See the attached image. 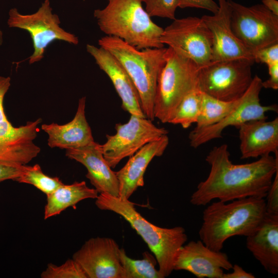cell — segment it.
<instances>
[{
    "label": "cell",
    "mask_w": 278,
    "mask_h": 278,
    "mask_svg": "<svg viewBox=\"0 0 278 278\" xmlns=\"http://www.w3.org/2000/svg\"><path fill=\"white\" fill-rule=\"evenodd\" d=\"M256 161L234 164L227 144L215 146L205 161L211 166L207 178L200 182L190 197L194 205L205 206L215 199L229 202L247 197L266 198L278 170V152Z\"/></svg>",
    "instance_id": "cell-1"
},
{
    "label": "cell",
    "mask_w": 278,
    "mask_h": 278,
    "mask_svg": "<svg viewBox=\"0 0 278 278\" xmlns=\"http://www.w3.org/2000/svg\"><path fill=\"white\" fill-rule=\"evenodd\" d=\"M265 200L252 197L212 202L203 212L199 231L200 240L209 248L219 251L229 238L247 236L266 216Z\"/></svg>",
    "instance_id": "cell-2"
},
{
    "label": "cell",
    "mask_w": 278,
    "mask_h": 278,
    "mask_svg": "<svg viewBox=\"0 0 278 278\" xmlns=\"http://www.w3.org/2000/svg\"><path fill=\"white\" fill-rule=\"evenodd\" d=\"M95 204L101 210L118 214L129 222L154 255L163 278L171 273L177 255L187 240L182 227L157 226L143 217L129 199H120L107 193L99 194Z\"/></svg>",
    "instance_id": "cell-3"
},
{
    "label": "cell",
    "mask_w": 278,
    "mask_h": 278,
    "mask_svg": "<svg viewBox=\"0 0 278 278\" xmlns=\"http://www.w3.org/2000/svg\"><path fill=\"white\" fill-rule=\"evenodd\" d=\"M102 9L94 11L97 24L107 36L118 38L138 49L162 48L163 28L143 8L142 0H107Z\"/></svg>",
    "instance_id": "cell-4"
},
{
    "label": "cell",
    "mask_w": 278,
    "mask_h": 278,
    "mask_svg": "<svg viewBox=\"0 0 278 278\" xmlns=\"http://www.w3.org/2000/svg\"><path fill=\"white\" fill-rule=\"evenodd\" d=\"M98 43L116 58L131 78L138 92L144 114L153 121L154 96L166 48L138 49L118 38L107 36Z\"/></svg>",
    "instance_id": "cell-5"
},
{
    "label": "cell",
    "mask_w": 278,
    "mask_h": 278,
    "mask_svg": "<svg viewBox=\"0 0 278 278\" xmlns=\"http://www.w3.org/2000/svg\"><path fill=\"white\" fill-rule=\"evenodd\" d=\"M154 99V118L169 123L184 97L198 88L200 68L192 60L166 48Z\"/></svg>",
    "instance_id": "cell-6"
},
{
    "label": "cell",
    "mask_w": 278,
    "mask_h": 278,
    "mask_svg": "<svg viewBox=\"0 0 278 278\" xmlns=\"http://www.w3.org/2000/svg\"><path fill=\"white\" fill-rule=\"evenodd\" d=\"M254 62L245 59L211 62L200 68L198 88L203 93L225 101L240 98L252 80Z\"/></svg>",
    "instance_id": "cell-7"
},
{
    "label": "cell",
    "mask_w": 278,
    "mask_h": 278,
    "mask_svg": "<svg viewBox=\"0 0 278 278\" xmlns=\"http://www.w3.org/2000/svg\"><path fill=\"white\" fill-rule=\"evenodd\" d=\"M9 77L0 76V163L13 166L25 165L40 152L33 141L39 131L41 118L19 127L8 120L4 108V97L11 85Z\"/></svg>",
    "instance_id": "cell-8"
},
{
    "label": "cell",
    "mask_w": 278,
    "mask_h": 278,
    "mask_svg": "<svg viewBox=\"0 0 278 278\" xmlns=\"http://www.w3.org/2000/svg\"><path fill=\"white\" fill-rule=\"evenodd\" d=\"M7 24L9 27L18 28L28 31L32 40L33 52L29 58L30 64L41 61L45 49L55 40L63 41L77 45V36L62 28L58 15L53 13L49 0H45L35 13H20L18 9H10Z\"/></svg>",
    "instance_id": "cell-9"
},
{
    "label": "cell",
    "mask_w": 278,
    "mask_h": 278,
    "mask_svg": "<svg viewBox=\"0 0 278 278\" xmlns=\"http://www.w3.org/2000/svg\"><path fill=\"white\" fill-rule=\"evenodd\" d=\"M231 26L234 34L252 54L278 43V16L263 4L247 7L232 0Z\"/></svg>",
    "instance_id": "cell-10"
},
{
    "label": "cell",
    "mask_w": 278,
    "mask_h": 278,
    "mask_svg": "<svg viewBox=\"0 0 278 278\" xmlns=\"http://www.w3.org/2000/svg\"><path fill=\"white\" fill-rule=\"evenodd\" d=\"M160 41L199 68L212 61L213 37L201 18L175 19L163 29Z\"/></svg>",
    "instance_id": "cell-11"
},
{
    "label": "cell",
    "mask_w": 278,
    "mask_h": 278,
    "mask_svg": "<svg viewBox=\"0 0 278 278\" xmlns=\"http://www.w3.org/2000/svg\"><path fill=\"white\" fill-rule=\"evenodd\" d=\"M262 81L258 76H254L250 86L236 106L220 121L200 129L194 128L189 134L190 146L196 148L212 140L222 137V131L228 127L238 128L249 121L266 120L267 112L277 111L276 105L263 106L260 103Z\"/></svg>",
    "instance_id": "cell-12"
},
{
    "label": "cell",
    "mask_w": 278,
    "mask_h": 278,
    "mask_svg": "<svg viewBox=\"0 0 278 278\" xmlns=\"http://www.w3.org/2000/svg\"><path fill=\"white\" fill-rule=\"evenodd\" d=\"M115 129L116 133L107 134V141L101 145L103 157L112 168L147 143L168 133L167 129L156 126L151 120L134 115H131L127 123L116 124Z\"/></svg>",
    "instance_id": "cell-13"
},
{
    "label": "cell",
    "mask_w": 278,
    "mask_h": 278,
    "mask_svg": "<svg viewBox=\"0 0 278 278\" xmlns=\"http://www.w3.org/2000/svg\"><path fill=\"white\" fill-rule=\"evenodd\" d=\"M120 249L111 238L97 237L86 240L73 255L88 278H126Z\"/></svg>",
    "instance_id": "cell-14"
},
{
    "label": "cell",
    "mask_w": 278,
    "mask_h": 278,
    "mask_svg": "<svg viewBox=\"0 0 278 278\" xmlns=\"http://www.w3.org/2000/svg\"><path fill=\"white\" fill-rule=\"evenodd\" d=\"M219 9L212 15L201 17L213 37L212 61L245 59L254 62L252 54L234 34L231 26L229 0H218Z\"/></svg>",
    "instance_id": "cell-15"
},
{
    "label": "cell",
    "mask_w": 278,
    "mask_h": 278,
    "mask_svg": "<svg viewBox=\"0 0 278 278\" xmlns=\"http://www.w3.org/2000/svg\"><path fill=\"white\" fill-rule=\"evenodd\" d=\"M233 267L227 254L207 247L201 240L190 241L180 249L174 270L187 271L198 278H222Z\"/></svg>",
    "instance_id": "cell-16"
},
{
    "label": "cell",
    "mask_w": 278,
    "mask_h": 278,
    "mask_svg": "<svg viewBox=\"0 0 278 278\" xmlns=\"http://www.w3.org/2000/svg\"><path fill=\"white\" fill-rule=\"evenodd\" d=\"M86 48L100 69L111 80L121 100L124 110L131 115L146 117L142 110L140 97L134 83L116 58L100 46L97 47L88 44Z\"/></svg>",
    "instance_id": "cell-17"
},
{
    "label": "cell",
    "mask_w": 278,
    "mask_h": 278,
    "mask_svg": "<svg viewBox=\"0 0 278 278\" xmlns=\"http://www.w3.org/2000/svg\"><path fill=\"white\" fill-rule=\"evenodd\" d=\"M65 155L86 167L85 176L99 194L118 197L119 182L116 172L106 161L100 144L93 141L83 147L66 149Z\"/></svg>",
    "instance_id": "cell-18"
},
{
    "label": "cell",
    "mask_w": 278,
    "mask_h": 278,
    "mask_svg": "<svg viewBox=\"0 0 278 278\" xmlns=\"http://www.w3.org/2000/svg\"><path fill=\"white\" fill-rule=\"evenodd\" d=\"M169 144L165 135L150 142L129 157L126 164L116 172L120 199H129L138 187L144 185V176L152 159L163 155Z\"/></svg>",
    "instance_id": "cell-19"
},
{
    "label": "cell",
    "mask_w": 278,
    "mask_h": 278,
    "mask_svg": "<svg viewBox=\"0 0 278 278\" xmlns=\"http://www.w3.org/2000/svg\"><path fill=\"white\" fill-rule=\"evenodd\" d=\"M241 159L255 158L278 152V118L247 121L238 128Z\"/></svg>",
    "instance_id": "cell-20"
},
{
    "label": "cell",
    "mask_w": 278,
    "mask_h": 278,
    "mask_svg": "<svg viewBox=\"0 0 278 278\" xmlns=\"http://www.w3.org/2000/svg\"><path fill=\"white\" fill-rule=\"evenodd\" d=\"M85 97L79 99L75 115L67 124L42 125L41 129L48 135V146L66 150L83 147L94 141L85 117Z\"/></svg>",
    "instance_id": "cell-21"
},
{
    "label": "cell",
    "mask_w": 278,
    "mask_h": 278,
    "mask_svg": "<svg viewBox=\"0 0 278 278\" xmlns=\"http://www.w3.org/2000/svg\"><path fill=\"white\" fill-rule=\"evenodd\" d=\"M247 248L269 273H278V216L266 214L256 229L246 236Z\"/></svg>",
    "instance_id": "cell-22"
},
{
    "label": "cell",
    "mask_w": 278,
    "mask_h": 278,
    "mask_svg": "<svg viewBox=\"0 0 278 278\" xmlns=\"http://www.w3.org/2000/svg\"><path fill=\"white\" fill-rule=\"evenodd\" d=\"M98 194L95 188L89 187L84 181L75 182L68 185L64 184L46 195L44 218L46 219L59 215L67 208L75 206L84 199H96Z\"/></svg>",
    "instance_id": "cell-23"
},
{
    "label": "cell",
    "mask_w": 278,
    "mask_h": 278,
    "mask_svg": "<svg viewBox=\"0 0 278 278\" xmlns=\"http://www.w3.org/2000/svg\"><path fill=\"white\" fill-rule=\"evenodd\" d=\"M238 100L225 101L202 92L201 111L195 129H200L218 123L233 109Z\"/></svg>",
    "instance_id": "cell-24"
},
{
    "label": "cell",
    "mask_w": 278,
    "mask_h": 278,
    "mask_svg": "<svg viewBox=\"0 0 278 278\" xmlns=\"http://www.w3.org/2000/svg\"><path fill=\"white\" fill-rule=\"evenodd\" d=\"M142 259H134L120 249L119 258L126 278H163L159 269L155 268L157 259L148 252L143 253Z\"/></svg>",
    "instance_id": "cell-25"
},
{
    "label": "cell",
    "mask_w": 278,
    "mask_h": 278,
    "mask_svg": "<svg viewBox=\"0 0 278 278\" xmlns=\"http://www.w3.org/2000/svg\"><path fill=\"white\" fill-rule=\"evenodd\" d=\"M202 94V92L197 88L186 95L179 104L169 123L180 125L184 129L196 123L201 111Z\"/></svg>",
    "instance_id": "cell-26"
},
{
    "label": "cell",
    "mask_w": 278,
    "mask_h": 278,
    "mask_svg": "<svg viewBox=\"0 0 278 278\" xmlns=\"http://www.w3.org/2000/svg\"><path fill=\"white\" fill-rule=\"evenodd\" d=\"M15 181L32 185L46 195L64 184L59 178L45 175L39 164L23 165L22 173Z\"/></svg>",
    "instance_id": "cell-27"
},
{
    "label": "cell",
    "mask_w": 278,
    "mask_h": 278,
    "mask_svg": "<svg viewBox=\"0 0 278 278\" xmlns=\"http://www.w3.org/2000/svg\"><path fill=\"white\" fill-rule=\"evenodd\" d=\"M42 278H88L81 266L73 258L57 266L50 263L41 274Z\"/></svg>",
    "instance_id": "cell-28"
},
{
    "label": "cell",
    "mask_w": 278,
    "mask_h": 278,
    "mask_svg": "<svg viewBox=\"0 0 278 278\" xmlns=\"http://www.w3.org/2000/svg\"><path fill=\"white\" fill-rule=\"evenodd\" d=\"M149 15L175 20L179 0H142Z\"/></svg>",
    "instance_id": "cell-29"
},
{
    "label": "cell",
    "mask_w": 278,
    "mask_h": 278,
    "mask_svg": "<svg viewBox=\"0 0 278 278\" xmlns=\"http://www.w3.org/2000/svg\"><path fill=\"white\" fill-rule=\"evenodd\" d=\"M254 62L267 66L278 63V43L259 49L252 53Z\"/></svg>",
    "instance_id": "cell-30"
},
{
    "label": "cell",
    "mask_w": 278,
    "mask_h": 278,
    "mask_svg": "<svg viewBox=\"0 0 278 278\" xmlns=\"http://www.w3.org/2000/svg\"><path fill=\"white\" fill-rule=\"evenodd\" d=\"M266 212L267 215L278 216V170L266 196Z\"/></svg>",
    "instance_id": "cell-31"
},
{
    "label": "cell",
    "mask_w": 278,
    "mask_h": 278,
    "mask_svg": "<svg viewBox=\"0 0 278 278\" xmlns=\"http://www.w3.org/2000/svg\"><path fill=\"white\" fill-rule=\"evenodd\" d=\"M179 7L201 8L213 14L217 12L219 9L218 4L213 0H179Z\"/></svg>",
    "instance_id": "cell-32"
},
{
    "label": "cell",
    "mask_w": 278,
    "mask_h": 278,
    "mask_svg": "<svg viewBox=\"0 0 278 278\" xmlns=\"http://www.w3.org/2000/svg\"><path fill=\"white\" fill-rule=\"evenodd\" d=\"M22 169L23 165L13 166L0 163V183L8 180L15 181L21 175Z\"/></svg>",
    "instance_id": "cell-33"
},
{
    "label": "cell",
    "mask_w": 278,
    "mask_h": 278,
    "mask_svg": "<svg viewBox=\"0 0 278 278\" xmlns=\"http://www.w3.org/2000/svg\"><path fill=\"white\" fill-rule=\"evenodd\" d=\"M269 78L262 81V86L265 89H278V63L267 66Z\"/></svg>",
    "instance_id": "cell-34"
},
{
    "label": "cell",
    "mask_w": 278,
    "mask_h": 278,
    "mask_svg": "<svg viewBox=\"0 0 278 278\" xmlns=\"http://www.w3.org/2000/svg\"><path fill=\"white\" fill-rule=\"evenodd\" d=\"M232 272L224 273L222 278H254L255 276L251 273L247 272L240 266L233 265Z\"/></svg>",
    "instance_id": "cell-35"
},
{
    "label": "cell",
    "mask_w": 278,
    "mask_h": 278,
    "mask_svg": "<svg viewBox=\"0 0 278 278\" xmlns=\"http://www.w3.org/2000/svg\"><path fill=\"white\" fill-rule=\"evenodd\" d=\"M262 4L274 15L278 16L277 0H262Z\"/></svg>",
    "instance_id": "cell-36"
},
{
    "label": "cell",
    "mask_w": 278,
    "mask_h": 278,
    "mask_svg": "<svg viewBox=\"0 0 278 278\" xmlns=\"http://www.w3.org/2000/svg\"><path fill=\"white\" fill-rule=\"evenodd\" d=\"M3 41V34L2 32L0 31V45L2 43Z\"/></svg>",
    "instance_id": "cell-37"
}]
</instances>
